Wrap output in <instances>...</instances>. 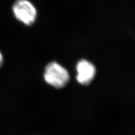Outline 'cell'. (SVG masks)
<instances>
[{
	"label": "cell",
	"mask_w": 135,
	"mask_h": 135,
	"mask_svg": "<svg viewBox=\"0 0 135 135\" xmlns=\"http://www.w3.org/2000/svg\"><path fill=\"white\" fill-rule=\"evenodd\" d=\"M3 63V56L1 51H0V68L2 66Z\"/></svg>",
	"instance_id": "277c9868"
},
{
	"label": "cell",
	"mask_w": 135,
	"mask_h": 135,
	"mask_svg": "<svg viewBox=\"0 0 135 135\" xmlns=\"http://www.w3.org/2000/svg\"><path fill=\"white\" fill-rule=\"evenodd\" d=\"M11 10L14 18L26 26H31L37 19V8L30 0H15Z\"/></svg>",
	"instance_id": "6da1fadb"
},
{
	"label": "cell",
	"mask_w": 135,
	"mask_h": 135,
	"mask_svg": "<svg viewBox=\"0 0 135 135\" xmlns=\"http://www.w3.org/2000/svg\"><path fill=\"white\" fill-rule=\"evenodd\" d=\"M77 81L82 85H88L94 78L96 74V68L94 65L86 60H80L76 67Z\"/></svg>",
	"instance_id": "3957f363"
},
{
	"label": "cell",
	"mask_w": 135,
	"mask_h": 135,
	"mask_svg": "<svg viewBox=\"0 0 135 135\" xmlns=\"http://www.w3.org/2000/svg\"><path fill=\"white\" fill-rule=\"evenodd\" d=\"M44 78L49 85L56 88H61L65 86L69 82V74L64 67L52 61L46 65Z\"/></svg>",
	"instance_id": "7a4b0ae2"
}]
</instances>
